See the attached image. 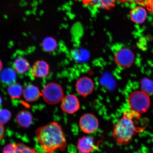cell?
Segmentation results:
<instances>
[{
    "label": "cell",
    "mask_w": 153,
    "mask_h": 153,
    "mask_svg": "<svg viewBox=\"0 0 153 153\" xmlns=\"http://www.w3.org/2000/svg\"><path fill=\"white\" fill-rule=\"evenodd\" d=\"M117 1L124 4H138L144 6L145 4L144 0H117Z\"/></svg>",
    "instance_id": "22"
},
{
    "label": "cell",
    "mask_w": 153,
    "mask_h": 153,
    "mask_svg": "<svg viewBox=\"0 0 153 153\" xmlns=\"http://www.w3.org/2000/svg\"><path fill=\"white\" fill-rule=\"evenodd\" d=\"M11 113L8 110L5 109L0 110V123L4 125L10 120Z\"/></svg>",
    "instance_id": "21"
},
{
    "label": "cell",
    "mask_w": 153,
    "mask_h": 153,
    "mask_svg": "<svg viewBox=\"0 0 153 153\" xmlns=\"http://www.w3.org/2000/svg\"><path fill=\"white\" fill-rule=\"evenodd\" d=\"M0 76L3 83L9 85L15 83L16 79L15 71L10 68L4 69L1 71Z\"/></svg>",
    "instance_id": "16"
},
{
    "label": "cell",
    "mask_w": 153,
    "mask_h": 153,
    "mask_svg": "<svg viewBox=\"0 0 153 153\" xmlns=\"http://www.w3.org/2000/svg\"><path fill=\"white\" fill-rule=\"evenodd\" d=\"M42 96L49 104L55 105L61 102L64 98V92L62 88L59 84L51 82L44 87Z\"/></svg>",
    "instance_id": "4"
},
{
    "label": "cell",
    "mask_w": 153,
    "mask_h": 153,
    "mask_svg": "<svg viewBox=\"0 0 153 153\" xmlns=\"http://www.w3.org/2000/svg\"><path fill=\"white\" fill-rule=\"evenodd\" d=\"M23 95L25 100L29 102H33L39 99L42 93L35 85H30L24 89Z\"/></svg>",
    "instance_id": "12"
},
{
    "label": "cell",
    "mask_w": 153,
    "mask_h": 153,
    "mask_svg": "<svg viewBox=\"0 0 153 153\" xmlns=\"http://www.w3.org/2000/svg\"><path fill=\"white\" fill-rule=\"evenodd\" d=\"M129 15L131 20L137 24L143 23L148 15L146 10L140 6H137L131 10Z\"/></svg>",
    "instance_id": "11"
},
{
    "label": "cell",
    "mask_w": 153,
    "mask_h": 153,
    "mask_svg": "<svg viewBox=\"0 0 153 153\" xmlns=\"http://www.w3.org/2000/svg\"><path fill=\"white\" fill-rule=\"evenodd\" d=\"M37 141L45 153H53L65 150L67 143L62 128L58 123L51 122L40 127L36 131Z\"/></svg>",
    "instance_id": "1"
},
{
    "label": "cell",
    "mask_w": 153,
    "mask_h": 153,
    "mask_svg": "<svg viewBox=\"0 0 153 153\" xmlns=\"http://www.w3.org/2000/svg\"><path fill=\"white\" fill-rule=\"evenodd\" d=\"M144 6L146 7L149 11L153 13V0H147L145 1Z\"/></svg>",
    "instance_id": "24"
},
{
    "label": "cell",
    "mask_w": 153,
    "mask_h": 153,
    "mask_svg": "<svg viewBox=\"0 0 153 153\" xmlns=\"http://www.w3.org/2000/svg\"><path fill=\"white\" fill-rule=\"evenodd\" d=\"M117 0H94L90 5L97 9L110 10L116 6Z\"/></svg>",
    "instance_id": "15"
},
{
    "label": "cell",
    "mask_w": 153,
    "mask_h": 153,
    "mask_svg": "<svg viewBox=\"0 0 153 153\" xmlns=\"http://www.w3.org/2000/svg\"><path fill=\"white\" fill-rule=\"evenodd\" d=\"M24 89L20 84L14 83L9 86L7 92L11 98L19 99L23 93Z\"/></svg>",
    "instance_id": "17"
},
{
    "label": "cell",
    "mask_w": 153,
    "mask_h": 153,
    "mask_svg": "<svg viewBox=\"0 0 153 153\" xmlns=\"http://www.w3.org/2000/svg\"><path fill=\"white\" fill-rule=\"evenodd\" d=\"M15 71L19 74H24L30 68L29 62L25 59L20 57L15 59L13 64Z\"/></svg>",
    "instance_id": "14"
},
{
    "label": "cell",
    "mask_w": 153,
    "mask_h": 153,
    "mask_svg": "<svg viewBox=\"0 0 153 153\" xmlns=\"http://www.w3.org/2000/svg\"><path fill=\"white\" fill-rule=\"evenodd\" d=\"M142 91L148 95L153 94V81L148 78H143L141 82Z\"/></svg>",
    "instance_id": "19"
},
{
    "label": "cell",
    "mask_w": 153,
    "mask_h": 153,
    "mask_svg": "<svg viewBox=\"0 0 153 153\" xmlns=\"http://www.w3.org/2000/svg\"><path fill=\"white\" fill-rule=\"evenodd\" d=\"M128 103L130 110L140 114L146 112L150 105L149 95L143 91L131 93L128 97Z\"/></svg>",
    "instance_id": "3"
},
{
    "label": "cell",
    "mask_w": 153,
    "mask_h": 153,
    "mask_svg": "<svg viewBox=\"0 0 153 153\" xmlns=\"http://www.w3.org/2000/svg\"><path fill=\"white\" fill-rule=\"evenodd\" d=\"M2 153H14V143H9L6 145Z\"/></svg>",
    "instance_id": "23"
},
{
    "label": "cell",
    "mask_w": 153,
    "mask_h": 153,
    "mask_svg": "<svg viewBox=\"0 0 153 153\" xmlns=\"http://www.w3.org/2000/svg\"><path fill=\"white\" fill-rule=\"evenodd\" d=\"M43 48L47 52H51L55 50L57 47L56 41L53 38H48L45 39L43 42Z\"/></svg>",
    "instance_id": "20"
},
{
    "label": "cell",
    "mask_w": 153,
    "mask_h": 153,
    "mask_svg": "<svg viewBox=\"0 0 153 153\" xmlns=\"http://www.w3.org/2000/svg\"><path fill=\"white\" fill-rule=\"evenodd\" d=\"M140 117V114L130 109L124 111L122 117L114 127L113 137L117 144L128 145L135 136L144 131L145 127L136 125Z\"/></svg>",
    "instance_id": "2"
},
{
    "label": "cell",
    "mask_w": 153,
    "mask_h": 153,
    "mask_svg": "<svg viewBox=\"0 0 153 153\" xmlns=\"http://www.w3.org/2000/svg\"><path fill=\"white\" fill-rule=\"evenodd\" d=\"M5 129L4 125L0 123V140L3 138L4 136Z\"/></svg>",
    "instance_id": "25"
},
{
    "label": "cell",
    "mask_w": 153,
    "mask_h": 153,
    "mask_svg": "<svg viewBox=\"0 0 153 153\" xmlns=\"http://www.w3.org/2000/svg\"><path fill=\"white\" fill-rule=\"evenodd\" d=\"M76 148L80 153H91L98 149L99 147L95 144L91 137L84 136L78 140Z\"/></svg>",
    "instance_id": "9"
},
{
    "label": "cell",
    "mask_w": 153,
    "mask_h": 153,
    "mask_svg": "<svg viewBox=\"0 0 153 153\" xmlns=\"http://www.w3.org/2000/svg\"><path fill=\"white\" fill-rule=\"evenodd\" d=\"M2 101V99L1 97H0V106H1V105Z\"/></svg>",
    "instance_id": "28"
},
{
    "label": "cell",
    "mask_w": 153,
    "mask_h": 153,
    "mask_svg": "<svg viewBox=\"0 0 153 153\" xmlns=\"http://www.w3.org/2000/svg\"><path fill=\"white\" fill-rule=\"evenodd\" d=\"M49 71V66L47 62L43 60H38L34 63L30 72L33 77L41 78L47 76Z\"/></svg>",
    "instance_id": "10"
},
{
    "label": "cell",
    "mask_w": 153,
    "mask_h": 153,
    "mask_svg": "<svg viewBox=\"0 0 153 153\" xmlns=\"http://www.w3.org/2000/svg\"><path fill=\"white\" fill-rule=\"evenodd\" d=\"M93 82L88 76H84L80 78L76 82V91L82 97H86L91 94L94 89Z\"/></svg>",
    "instance_id": "8"
},
{
    "label": "cell",
    "mask_w": 153,
    "mask_h": 153,
    "mask_svg": "<svg viewBox=\"0 0 153 153\" xmlns=\"http://www.w3.org/2000/svg\"><path fill=\"white\" fill-rule=\"evenodd\" d=\"M3 68V64L1 61L0 60V71H1Z\"/></svg>",
    "instance_id": "27"
},
{
    "label": "cell",
    "mask_w": 153,
    "mask_h": 153,
    "mask_svg": "<svg viewBox=\"0 0 153 153\" xmlns=\"http://www.w3.org/2000/svg\"><path fill=\"white\" fill-rule=\"evenodd\" d=\"M61 102V108L66 114H74L79 109V101L75 95H67L64 97Z\"/></svg>",
    "instance_id": "7"
},
{
    "label": "cell",
    "mask_w": 153,
    "mask_h": 153,
    "mask_svg": "<svg viewBox=\"0 0 153 153\" xmlns=\"http://www.w3.org/2000/svg\"><path fill=\"white\" fill-rule=\"evenodd\" d=\"M79 127L83 133L91 134L95 132L99 127V121L96 116L93 114H84L80 118Z\"/></svg>",
    "instance_id": "6"
},
{
    "label": "cell",
    "mask_w": 153,
    "mask_h": 153,
    "mask_svg": "<svg viewBox=\"0 0 153 153\" xmlns=\"http://www.w3.org/2000/svg\"><path fill=\"white\" fill-rule=\"evenodd\" d=\"M17 123L21 127L28 128L31 125L33 117L30 113L27 111H20L16 116Z\"/></svg>",
    "instance_id": "13"
},
{
    "label": "cell",
    "mask_w": 153,
    "mask_h": 153,
    "mask_svg": "<svg viewBox=\"0 0 153 153\" xmlns=\"http://www.w3.org/2000/svg\"><path fill=\"white\" fill-rule=\"evenodd\" d=\"M76 1H77L78 0H75ZM94 0H81L82 3L84 5L87 6L88 5H90L93 2Z\"/></svg>",
    "instance_id": "26"
},
{
    "label": "cell",
    "mask_w": 153,
    "mask_h": 153,
    "mask_svg": "<svg viewBox=\"0 0 153 153\" xmlns=\"http://www.w3.org/2000/svg\"><path fill=\"white\" fill-rule=\"evenodd\" d=\"M134 59V55L132 51L127 48H121L115 53V62L117 65L122 68H129L133 64Z\"/></svg>",
    "instance_id": "5"
},
{
    "label": "cell",
    "mask_w": 153,
    "mask_h": 153,
    "mask_svg": "<svg viewBox=\"0 0 153 153\" xmlns=\"http://www.w3.org/2000/svg\"><path fill=\"white\" fill-rule=\"evenodd\" d=\"M14 153H40L35 149L23 143H14Z\"/></svg>",
    "instance_id": "18"
}]
</instances>
